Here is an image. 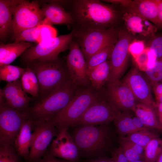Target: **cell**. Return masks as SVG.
I'll list each match as a JSON object with an SVG mask.
<instances>
[{"label":"cell","mask_w":162,"mask_h":162,"mask_svg":"<svg viewBox=\"0 0 162 162\" xmlns=\"http://www.w3.org/2000/svg\"><path fill=\"white\" fill-rule=\"evenodd\" d=\"M72 15V29H105L114 27L118 17L112 6L97 0L68 1Z\"/></svg>","instance_id":"obj_1"},{"label":"cell","mask_w":162,"mask_h":162,"mask_svg":"<svg viewBox=\"0 0 162 162\" xmlns=\"http://www.w3.org/2000/svg\"><path fill=\"white\" fill-rule=\"evenodd\" d=\"M26 67L33 71L38 81L39 94L37 102L70 79L66 59L58 57L50 60H35L28 64Z\"/></svg>","instance_id":"obj_2"},{"label":"cell","mask_w":162,"mask_h":162,"mask_svg":"<svg viewBox=\"0 0 162 162\" xmlns=\"http://www.w3.org/2000/svg\"><path fill=\"white\" fill-rule=\"evenodd\" d=\"M71 135L79 152L88 156L98 155L110 149L112 135L107 124L81 125L75 127Z\"/></svg>","instance_id":"obj_3"},{"label":"cell","mask_w":162,"mask_h":162,"mask_svg":"<svg viewBox=\"0 0 162 162\" xmlns=\"http://www.w3.org/2000/svg\"><path fill=\"white\" fill-rule=\"evenodd\" d=\"M80 88L70 80L46 98L30 107L27 112L29 118L34 121L51 120L68 105Z\"/></svg>","instance_id":"obj_4"},{"label":"cell","mask_w":162,"mask_h":162,"mask_svg":"<svg viewBox=\"0 0 162 162\" xmlns=\"http://www.w3.org/2000/svg\"><path fill=\"white\" fill-rule=\"evenodd\" d=\"M104 94V89L98 91L91 85L80 88L68 105L55 117L46 122L59 130L68 129L72 127L87 109Z\"/></svg>","instance_id":"obj_5"},{"label":"cell","mask_w":162,"mask_h":162,"mask_svg":"<svg viewBox=\"0 0 162 162\" xmlns=\"http://www.w3.org/2000/svg\"><path fill=\"white\" fill-rule=\"evenodd\" d=\"M119 29L114 27L105 29H72L76 40L87 61L101 49L114 45L117 41Z\"/></svg>","instance_id":"obj_6"},{"label":"cell","mask_w":162,"mask_h":162,"mask_svg":"<svg viewBox=\"0 0 162 162\" xmlns=\"http://www.w3.org/2000/svg\"><path fill=\"white\" fill-rule=\"evenodd\" d=\"M74 37L72 30L67 34L43 40L27 49L20 56V62L26 66L34 60L57 58L60 53L69 49Z\"/></svg>","instance_id":"obj_7"},{"label":"cell","mask_w":162,"mask_h":162,"mask_svg":"<svg viewBox=\"0 0 162 162\" xmlns=\"http://www.w3.org/2000/svg\"><path fill=\"white\" fill-rule=\"evenodd\" d=\"M44 18L38 1L19 0L13 10L12 40L22 31L41 25Z\"/></svg>","instance_id":"obj_8"},{"label":"cell","mask_w":162,"mask_h":162,"mask_svg":"<svg viewBox=\"0 0 162 162\" xmlns=\"http://www.w3.org/2000/svg\"><path fill=\"white\" fill-rule=\"evenodd\" d=\"M29 118L27 112L12 108L0 95V142L13 145L23 123Z\"/></svg>","instance_id":"obj_9"},{"label":"cell","mask_w":162,"mask_h":162,"mask_svg":"<svg viewBox=\"0 0 162 162\" xmlns=\"http://www.w3.org/2000/svg\"><path fill=\"white\" fill-rule=\"evenodd\" d=\"M134 39L127 30L119 29L117 40L108 60L110 70L107 83L119 80L123 75L127 68L129 46Z\"/></svg>","instance_id":"obj_10"},{"label":"cell","mask_w":162,"mask_h":162,"mask_svg":"<svg viewBox=\"0 0 162 162\" xmlns=\"http://www.w3.org/2000/svg\"><path fill=\"white\" fill-rule=\"evenodd\" d=\"M121 112L104 95L92 104L72 127L81 125H98L114 121Z\"/></svg>","instance_id":"obj_11"},{"label":"cell","mask_w":162,"mask_h":162,"mask_svg":"<svg viewBox=\"0 0 162 162\" xmlns=\"http://www.w3.org/2000/svg\"><path fill=\"white\" fill-rule=\"evenodd\" d=\"M33 121V132L28 162L41 158L59 130L46 121Z\"/></svg>","instance_id":"obj_12"},{"label":"cell","mask_w":162,"mask_h":162,"mask_svg":"<svg viewBox=\"0 0 162 162\" xmlns=\"http://www.w3.org/2000/svg\"><path fill=\"white\" fill-rule=\"evenodd\" d=\"M66 62L70 79L79 88L90 86L86 60L76 39L74 37L69 46Z\"/></svg>","instance_id":"obj_13"},{"label":"cell","mask_w":162,"mask_h":162,"mask_svg":"<svg viewBox=\"0 0 162 162\" xmlns=\"http://www.w3.org/2000/svg\"><path fill=\"white\" fill-rule=\"evenodd\" d=\"M105 94L111 103L121 112H134L136 101L128 85L120 80L107 83Z\"/></svg>","instance_id":"obj_14"},{"label":"cell","mask_w":162,"mask_h":162,"mask_svg":"<svg viewBox=\"0 0 162 162\" xmlns=\"http://www.w3.org/2000/svg\"><path fill=\"white\" fill-rule=\"evenodd\" d=\"M68 129L64 128L59 130L44 154L70 162L78 160L79 154L77 148Z\"/></svg>","instance_id":"obj_15"},{"label":"cell","mask_w":162,"mask_h":162,"mask_svg":"<svg viewBox=\"0 0 162 162\" xmlns=\"http://www.w3.org/2000/svg\"><path fill=\"white\" fill-rule=\"evenodd\" d=\"M137 68L134 67L128 71L122 81L130 88L136 101L154 107L150 84Z\"/></svg>","instance_id":"obj_16"},{"label":"cell","mask_w":162,"mask_h":162,"mask_svg":"<svg viewBox=\"0 0 162 162\" xmlns=\"http://www.w3.org/2000/svg\"><path fill=\"white\" fill-rule=\"evenodd\" d=\"M122 14L127 30L132 35L145 38L153 37L157 30L155 25L141 16L126 8Z\"/></svg>","instance_id":"obj_17"},{"label":"cell","mask_w":162,"mask_h":162,"mask_svg":"<svg viewBox=\"0 0 162 162\" xmlns=\"http://www.w3.org/2000/svg\"><path fill=\"white\" fill-rule=\"evenodd\" d=\"M41 9L44 16L41 25H71L73 22L71 14L66 11L63 6L59 4L57 1L44 4Z\"/></svg>","instance_id":"obj_18"},{"label":"cell","mask_w":162,"mask_h":162,"mask_svg":"<svg viewBox=\"0 0 162 162\" xmlns=\"http://www.w3.org/2000/svg\"><path fill=\"white\" fill-rule=\"evenodd\" d=\"M33 121L31 118L23 123L13 146L19 156L28 162L33 130Z\"/></svg>","instance_id":"obj_19"},{"label":"cell","mask_w":162,"mask_h":162,"mask_svg":"<svg viewBox=\"0 0 162 162\" xmlns=\"http://www.w3.org/2000/svg\"><path fill=\"white\" fill-rule=\"evenodd\" d=\"M124 8L146 19L154 25L159 26L156 0H130Z\"/></svg>","instance_id":"obj_20"},{"label":"cell","mask_w":162,"mask_h":162,"mask_svg":"<svg viewBox=\"0 0 162 162\" xmlns=\"http://www.w3.org/2000/svg\"><path fill=\"white\" fill-rule=\"evenodd\" d=\"M19 0H0V39L3 43L12 33L13 10Z\"/></svg>","instance_id":"obj_21"},{"label":"cell","mask_w":162,"mask_h":162,"mask_svg":"<svg viewBox=\"0 0 162 162\" xmlns=\"http://www.w3.org/2000/svg\"><path fill=\"white\" fill-rule=\"evenodd\" d=\"M34 45L26 42L0 43V66L9 64L28 48Z\"/></svg>","instance_id":"obj_22"},{"label":"cell","mask_w":162,"mask_h":162,"mask_svg":"<svg viewBox=\"0 0 162 162\" xmlns=\"http://www.w3.org/2000/svg\"><path fill=\"white\" fill-rule=\"evenodd\" d=\"M110 70V63L107 60L92 69L87 71L91 86L98 91H101L107 84Z\"/></svg>","instance_id":"obj_23"},{"label":"cell","mask_w":162,"mask_h":162,"mask_svg":"<svg viewBox=\"0 0 162 162\" xmlns=\"http://www.w3.org/2000/svg\"><path fill=\"white\" fill-rule=\"evenodd\" d=\"M134 112L148 127L162 130L153 106L137 103Z\"/></svg>","instance_id":"obj_24"},{"label":"cell","mask_w":162,"mask_h":162,"mask_svg":"<svg viewBox=\"0 0 162 162\" xmlns=\"http://www.w3.org/2000/svg\"><path fill=\"white\" fill-rule=\"evenodd\" d=\"M119 147L129 162L144 160V148L121 136L119 139Z\"/></svg>","instance_id":"obj_25"},{"label":"cell","mask_w":162,"mask_h":162,"mask_svg":"<svg viewBox=\"0 0 162 162\" xmlns=\"http://www.w3.org/2000/svg\"><path fill=\"white\" fill-rule=\"evenodd\" d=\"M132 111L121 112L114 121L117 132L120 136L139 131L134 126Z\"/></svg>","instance_id":"obj_26"},{"label":"cell","mask_w":162,"mask_h":162,"mask_svg":"<svg viewBox=\"0 0 162 162\" xmlns=\"http://www.w3.org/2000/svg\"><path fill=\"white\" fill-rule=\"evenodd\" d=\"M121 137L144 148L151 140L159 136L151 130H148L138 131Z\"/></svg>","instance_id":"obj_27"},{"label":"cell","mask_w":162,"mask_h":162,"mask_svg":"<svg viewBox=\"0 0 162 162\" xmlns=\"http://www.w3.org/2000/svg\"><path fill=\"white\" fill-rule=\"evenodd\" d=\"M162 152V139L159 137L151 140L144 148L145 162H155Z\"/></svg>","instance_id":"obj_28"},{"label":"cell","mask_w":162,"mask_h":162,"mask_svg":"<svg viewBox=\"0 0 162 162\" xmlns=\"http://www.w3.org/2000/svg\"><path fill=\"white\" fill-rule=\"evenodd\" d=\"M26 69L10 64L0 66V80L8 82L15 81L21 78Z\"/></svg>","instance_id":"obj_29"},{"label":"cell","mask_w":162,"mask_h":162,"mask_svg":"<svg viewBox=\"0 0 162 162\" xmlns=\"http://www.w3.org/2000/svg\"><path fill=\"white\" fill-rule=\"evenodd\" d=\"M114 45L105 47L91 56L86 61L87 71L108 60Z\"/></svg>","instance_id":"obj_30"},{"label":"cell","mask_w":162,"mask_h":162,"mask_svg":"<svg viewBox=\"0 0 162 162\" xmlns=\"http://www.w3.org/2000/svg\"><path fill=\"white\" fill-rule=\"evenodd\" d=\"M155 55L149 48H146L134 60L140 70L145 72L148 68L152 66L157 60Z\"/></svg>","instance_id":"obj_31"},{"label":"cell","mask_w":162,"mask_h":162,"mask_svg":"<svg viewBox=\"0 0 162 162\" xmlns=\"http://www.w3.org/2000/svg\"><path fill=\"white\" fill-rule=\"evenodd\" d=\"M14 146L0 142V162H22Z\"/></svg>","instance_id":"obj_32"},{"label":"cell","mask_w":162,"mask_h":162,"mask_svg":"<svg viewBox=\"0 0 162 162\" xmlns=\"http://www.w3.org/2000/svg\"><path fill=\"white\" fill-rule=\"evenodd\" d=\"M20 78L15 81L8 82L4 88L0 89V95L6 101H8L25 92L22 88Z\"/></svg>","instance_id":"obj_33"},{"label":"cell","mask_w":162,"mask_h":162,"mask_svg":"<svg viewBox=\"0 0 162 162\" xmlns=\"http://www.w3.org/2000/svg\"><path fill=\"white\" fill-rule=\"evenodd\" d=\"M26 93L24 92L22 93L8 101L5 100V102L15 109L21 111L27 112L30 107L29 102L32 99L28 96Z\"/></svg>","instance_id":"obj_34"},{"label":"cell","mask_w":162,"mask_h":162,"mask_svg":"<svg viewBox=\"0 0 162 162\" xmlns=\"http://www.w3.org/2000/svg\"><path fill=\"white\" fill-rule=\"evenodd\" d=\"M40 25L22 31L16 35L14 40L15 42H35L37 44L40 32Z\"/></svg>","instance_id":"obj_35"},{"label":"cell","mask_w":162,"mask_h":162,"mask_svg":"<svg viewBox=\"0 0 162 162\" xmlns=\"http://www.w3.org/2000/svg\"><path fill=\"white\" fill-rule=\"evenodd\" d=\"M152 85L162 81V59L157 60L153 65L145 72Z\"/></svg>","instance_id":"obj_36"},{"label":"cell","mask_w":162,"mask_h":162,"mask_svg":"<svg viewBox=\"0 0 162 162\" xmlns=\"http://www.w3.org/2000/svg\"><path fill=\"white\" fill-rule=\"evenodd\" d=\"M26 70L21 76L20 79L21 85L24 91L31 95L34 98H38L39 95L35 92L32 82L30 80L28 70Z\"/></svg>","instance_id":"obj_37"},{"label":"cell","mask_w":162,"mask_h":162,"mask_svg":"<svg viewBox=\"0 0 162 162\" xmlns=\"http://www.w3.org/2000/svg\"><path fill=\"white\" fill-rule=\"evenodd\" d=\"M40 32L37 44L57 36L56 30L52 26L42 24L40 25Z\"/></svg>","instance_id":"obj_38"},{"label":"cell","mask_w":162,"mask_h":162,"mask_svg":"<svg viewBox=\"0 0 162 162\" xmlns=\"http://www.w3.org/2000/svg\"><path fill=\"white\" fill-rule=\"evenodd\" d=\"M157 58L162 57V35L153 38L148 47Z\"/></svg>","instance_id":"obj_39"},{"label":"cell","mask_w":162,"mask_h":162,"mask_svg":"<svg viewBox=\"0 0 162 162\" xmlns=\"http://www.w3.org/2000/svg\"><path fill=\"white\" fill-rule=\"evenodd\" d=\"M146 49L144 42L139 40H134L130 44L129 52L134 59L141 54Z\"/></svg>","instance_id":"obj_40"},{"label":"cell","mask_w":162,"mask_h":162,"mask_svg":"<svg viewBox=\"0 0 162 162\" xmlns=\"http://www.w3.org/2000/svg\"><path fill=\"white\" fill-rule=\"evenodd\" d=\"M111 159L112 162H129L120 147L112 152Z\"/></svg>","instance_id":"obj_41"},{"label":"cell","mask_w":162,"mask_h":162,"mask_svg":"<svg viewBox=\"0 0 162 162\" xmlns=\"http://www.w3.org/2000/svg\"><path fill=\"white\" fill-rule=\"evenodd\" d=\"M157 102H162V83L152 85Z\"/></svg>","instance_id":"obj_42"},{"label":"cell","mask_w":162,"mask_h":162,"mask_svg":"<svg viewBox=\"0 0 162 162\" xmlns=\"http://www.w3.org/2000/svg\"><path fill=\"white\" fill-rule=\"evenodd\" d=\"M32 162H70L48 155L44 154L40 159Z\"/></svg>","instance_id":"obj_43"},{"label":"cell","mask_w":162,"mask_h":162,"mask_svg":"<svg viewBox=\"0 0 162 162\" xmlns=\"http://www.w3.org/2000/svg\"><path fill=\"white\" fill-rule=\"evenodd\" d=\"M132 119L134 126L139 130H151V128L146 126L142 120L136 116H133Z\"/></svg>","instance_id":"obj_44"},{"label":"cell","mask_w":162,"mask_h":162,"mask_svg":"<svg viewBox=\"0 0 162 162\" xmlns=\"http://www.w3.org/2000/svg\"><path fill=\"white\" fill-rule=\"evenodd\" d=\"M154 107L159 123L162 128V102L155 103Z\"/></svg>","instance_id":"obj_45"},{"label":"cell","mask_w":162,"mask_h":162,"mask_svg":"<svg viewBox=\"0 0 162 162\" xmlns=\"http://www.w3.org/2000/svg\"><path fill=\"white\" fill-rule=\"evenodd\" d=\"M158 8V17L159 26L162 27V0H156Z\"/></svg>","instance_id":"obj_46"},{"label":"cell","mask_w":162,"mask_h":162,"mask_svg":"<svg viewBox=\"0 0 162 162\" xmlns=\"http://www.w3.org/2000/svg\"><path fill=\"white\" fill-rule=\"evenodd\" d=\"M87 162H112L111 158L99 157L91 160Z\"/></svg>","instance_id":"obj_47"},{"label":"cell","mask_w":162,"mask_h":162,"mask_svg":"<svg viewBox=\"0 0 162 162\" xmlns=\"http://www.w3.org/2000/svg\"><path fill=\"white\" fill-rule=\"evenodd\" d=\"M155 162H162V152L160 155Z\"/></svg>","instance_id":"obj_48"},{"label":"cell","mask_w":162,"mask_h":162,"mask_svg":"<svg viewBox=\"0 0 162 162\" xmlns=\"http://www.w3.org/2000/svg\"><path fill=\"white\" fill-rule=\"evenodd\" d=\"M145 162V161L144 160H137V161H130V162Z\"/></svg>","instance_id":"obj_49"},{"label":"cell","mask_w":162,"mask_h":162,"mask_svg":"<svg viewBox=\"0 0 162 162\" xmlns=\"http://www.w3.org/2000/svg\"><path fill=\"white\" fill-rule=\"evenodd\" d=\"M161 59H162V58H161Z\"/></svg>","instance_id":"obj_50"}]
</instances>
